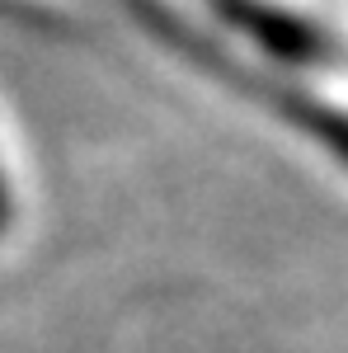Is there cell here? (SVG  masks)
I'll use <instances>...</instances> for the list:
<instances>
[{"mask_svg":"<svg viewBox=\"0 0 348 353\" xmlns=\"http://www.w3.org/2000/svg\"><path fill=\"white\" fill-rule=\"evenodd\" d=\"M5 217H10V193H5V179H0V226H5Z\"/></svg>","mask_w":348,"mask_h":353,"instance_id":"cell-1","label":"cell"}]
</instances>
